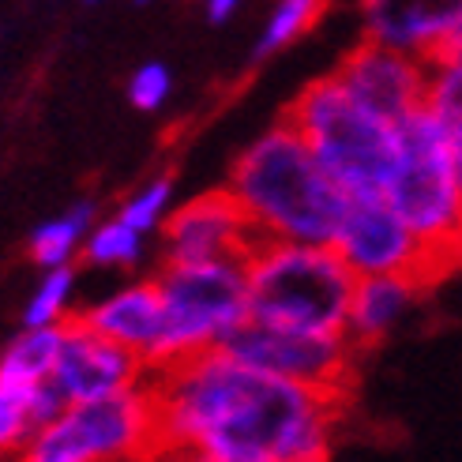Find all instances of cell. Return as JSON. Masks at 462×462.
Returning a JSON list of instances; mask_svg holds the SVG:
<instances>
[{
	"instance_id": "4fadbf2b",
	"label": "cell",
	"mask_w": 462,
	"mask_h": 462,
	"mask_svg": "<svg viewBox=\"0 0 462 462\" xmlns=\"http://www.w3.org/2000/svg\"><path fill=\"white\" fill-rule=\"evenodd\" d=\"M166 256L170 260H222V256H248L256 248V229H252L241 203L222 192H203L177 211H170L166 226Z\"/></svg>"
},
{
	"instance_id": "f1b7e54d",
	"label": "cell",
	"mask_w": 462,
	"mask_h": 462,
	"mask_svg": "<svg viewBox=\"0 0 462 462\" xmlns=\"http://www.w3.org/2000/svg\"><path fill=\"white\" fill-rule=\"evenodd\" d=\"M196 462H203V458H196Z\"/></svg>"
},
{
	"instance_id": "3957f363",
	"label": "cell",
	"mask_w": 462,
	"mask_h": 462,
	"mask_svg": "<svg viewBox=\"0 0 462 462\" xmlns=\"http://www.w3.org/2000/svg\"><path fill=\"white\" fill-rule=\"evenodd\" d=\"M245 263L248 319L279 323V328L297 331L346 335L357 274L338 256L335 245L256 241Z\"/></svg>"
},
{
	"instance_id": "cb8c5ba5",
	"label": "cell",
	"mask_w": 462,
	"mask_h": 462,
	"mask_svg": "<svg viewBox=\"0 0 462 462\" xmlns=\"http://www.w3.org/2000/svg\"><path fill=\"white\" fill-rule=\"evenodd\" d=\"M203 8H207V19L211 23H226L241 8V0H203Z\"/></svg>"
},
{
	"instance_id": "8fae6325",
	"label": "cell",
	"mask_w": 462,
	"mask_h": 462,
	"mask_svg": "<svg viewBox=\"0 0 462 462\" xmlns=\"http://www.w3.org/2000/svg\"><path fill=\"white\" fill-rule=\"evenodd\" d=\"M147 357H140L128 346L106 338L87 319H68L60 338V357L53 368V383L68 406L76 402H98L121 391L143 387L151 376Z\"/></svg>"
},
{
	"instance_id": "d6986e66",
	"label": "cell",
	"mask_w": 462,
	"mask_h": 462,
	"mask_svg": "<svg viewBox=\"0 0 462 462\" xmlns=\"http://www.w3.org/2000/svg\"><path fill=\"white\" fill-rule=\"evenodd\" d=\"M143 237L135 226H128L121 215H113L109 222L90 226L87 245H83V256L87 263L95 267H135L143 256Z\"/></svg>"
},
{
	"instance_id": "7a4b0ae2",
	"label": "cell",
	"mask_w": 462,
	"mask_h": 462,
	"mask_svg": "<svg viewBox=\"0 0 462 462\" xmlns=\"http://www.w3.org/2000/svg\"><path fill=\"white\" fill-rule=\"evenodd\" d=\"M226 189L260 241L335 245L354 199L286 117L234 162Z\"/></svg>"
},
{
	"instance_id": "e0dca14e",
	"label": "cell",
	"mask_w": 462,
	"mask_h": 462,
	"mask_svg": "<svg viewBox=\"0 0 462 462\" xmlns=\"http://www.w3.org/2000/svg\"><path fill=\"white\" fill-rule=\"evenodd\" d=\"M90 226H95V207H90V203H76L72 211L42 222L31 234V256H34V263L42 271L68 267L83 252Z\"/></svg>"
},
{
	"instance_id": "9a60e30c",
	"label": "cell",
	"mask_w": 462,
	"mask_h": 462,
	"mask_svg": "<svg viewBox=\"0 0 462 462\" xmlns=\"http://www.w3.org/2000/svg\"><path fill=\"white\" fill-rule=\"evenodd\" d=\"M79 319H87L95 331L128 346V350L147 357V365H154L158 346H162V293H158V282H132L117 293L102 297L98 305H90Z\"/></svg>"
},
{
	"instance_id": "2e32d148",
	"label": "cell",
	"mask_w": 462,
	"mask_h": 462,
	"mask_svg": "<svg viewBox=\"0 0 462 462\" xmlns=\"http://www.w3.org/2000/svg\"><path fill=\"white\" fill-rule=\"evenodd\" d=\"M421 286L425 282L410 279V274H365V279H357L350 297V323H346L350 342L354 346L380 342L410 312Z\"/></svg>"
},
{
	"instance_id": "603a6c76",
	"label": "cell",
	"mask_w": 462,
	"mask_h": 462,
	"mask_svg": "<svg viewBox=\"0 0 462 462\" xmlns=\"http://www.w3.org/2000/svg\"><path fill=\"white\" fill-rule=\"evenodd\" d=\"M170 90H173V76H170V68L158 64V60L140 64L128 79V98H132L135 109H143V113H154V109L166 106Z\"/></svg>"
},
{
	"instance_id": "ac0fdd59",
	"label": "cell",
	"mask_w": 462,
	"mask_h": 462,
	"mask_svg": "<svg viewBox=\"0 0 462 462\" xmlns=\"http://www.w3.org/2000/svg\"><path fill=\"white\" fill-rule=\"evenodd\" d=\"M425 109L462 135V53L425 57Z\"/></svg>"
},
{
	"instance_id": "ba28073f",
	"label": "cell",
	"mask_w": 462,
	"mask_h": 462,
	"mask_svg": "<svg viewBox=\"0 0 462 462\" xmlns=\"http://www.w3.org/2000/svg\"><path fill=\"white\" fill-rule=\"evenodd\" d=\"M218 350L234 354L252 368H263L271 376L328 391V395H342L354 368L350 335L297 331V328H279V323H263V319H245Z\"/></svg>"
},
{
	"instance_id": "ffe728a7",
	"label": "cell",
	"mask_w": 462,
	"mask_h": 462,
	"mask_svg": "<svg viewBox=\"0 0 462 462\" xmlns=\"http://www.w3.org/2000/svg\"><path fill=\"white\" fill-rule=\"evenodd\" d=\"M72 293H76V271L68 267H50L45 279L38 282V290L31 293L23 323L27 328H60V323L72 319Z\"/></svg>"
},
{
	"instance_id": "4316f807",
	"label": "cell",
	"mask_w": 462,
	"mask_h": 462,
	"mask_svg": "<svg viewBox=\"0 0 462 462\" xmlns=\"http://www.w3.org/2000/svg\"><path fill=\"white\" fill-rule=\"evenodd\" d=\"M455 267H462V234H458V241H455Z\"/></svg>"
},
{
	"instance_id": "30bf717a",
	"label": "cell",
	"mask_w": 462,
	"mask_h": 462,
	"mask_svg": "<svg viewBox=\"0 0 462 462\" xmlns=\"http://www.w3.org/2000/svg\"><path fill=\"white\" fill-rule=\"evenodd\" d=\"M335 248L354 267L357 279L365 274H410L418 282H432L436 274L451 271V263L436 256L383 196L350 199Z\"/></svg>"
},
{
	"instance_id": "6da1fadb",
	"label": "cell",
	"mask_w": 462,
	"mask_h": 462,
	"mask_svg": "<svg viewBox=\"0 0 462 462\" xmlns=\"http://www.w3.org/2000/svg\"><path fill=\"white\" fill-rule=\"evenodd\" d=\"M154 455L189 462H323L338 395L271 376L226 350L151 368Z\"/></svg>"
},
{
	"instance_id": "d4e9b609",
	"label": "cell",
	"mask_w": 462,
	"mask_h": 462,
	"mask_svg": "<svg viewBox=\"0 0 462 462\" xmlns=\"http://www.w3.org/2000/svg\"><path fill=\"white\" fill-rule=\"evenodd\" d=\"M436 53H462V12L455 15V23H451V31L444 34V45Z\"/></svg>"
},
{
	"instance_id": "7c38bea8",
	"label": "cell",
	"mask_w": 462,
	"mask_h": 462,
	"mask_svg": "<svg viewBox=\"0 0 462 462\" xmlns=\"http://www.w3.org/2000/svg\"><path fill=\"white\" fill-rule=\"evenodd\" d=\"M335 79L350 90L368 113L402 125L410 113L425 106V57L402 53L395 45L365 38L335 68Z\"/></svg>"
},
{
	"instance_id": "5bb4252c",
	"label": "cell",
	"mask_w": 462,
	"mask_h": 462,
	"mask_svg": "<svg viewBox=\"0 0 462 462\" xmlns=\"http://www.w3.org/2000/svg\"><path fill=\"white\" fill-rule=\"evenodd\" d=\"M458 12L462 0H361L365 38L413 57H432L440 50Z\"/></svg>"
},
{
	"instance_id": "277c9868",
	"label": "cell",
	"mask_w": 462,
	"mask_h": 462,
	"mask_svg": "<svg viewBox=\"0 0 462 462\" xmlns=\"http://www.w3.org/2000/svg\"><path fill=\"white\" fill-rule=\"evenodd\" d=\"M286 121L350 196H383L399 162V125L354 102L335 72L309 83L286 109Z\"/></svg>"
},
{
	"instance_id": "8992f818",
	"label": "cell",
	"mask_w": 462,
	"mask_h": 462,
	"mask_svg": "<svg viewBox=\"0 0 462 462\" xmlns=\"http://www.w3.org/2000/svg\"><path fill=\"white\" fill-rule=\"evenodd\" d=\"M383 199L410 222L436 256L455 267V241L462 234V192L455 173V135L421 106L399 125V162Z\"/></svg>"
},
{
	"instance_id": "83f0119b",
	"label": "cell",
	"mask_w": 462,
	"mask_h": 462,
	"mask_svg": "<svg viewBox=\"0 0 462 462\" xmlns=\"http://www.w3.org/2000/svg\"><path fill=\"white\" fill-rule=\"evenodd\" d=\"M140 5H147V0H140Z\"/></svg>"
},
{
	"instance_id": "9c48e42d",
	"label": "cell",
	"mask_w": 462,
	"mask_h": 462,
	"mask_svg": "<svg viewBox=\"0 0 462 462\" xmlns=\"http://www.w3.org/2000/svg\"><path fill=\"white\" fill-rule=\"evenodd\" d=\"M60 328H27L0 354V455L19 451L31 432L68 406L53 383L60 357Z\"/></svg>"
},
{
	"instance_id": "5b68a950",
	"label": "cell",
	"mask_w": 462,
	"mask_h": 462,
	"mask_svg": "<svg viewBox=\"0 0 462 462\" xmlns=\"http://www.w3.org/2000/svg\"><path fill=\"white\" fill-rule=\"evenodd\" d=\"M162 293V346L151 368L184 361L218 346L248 319V263L222 260H170L158 274Z\"/></svg>"
},
{
	"instance_id": "484cf974",
	"label": "cell",
	"mask_w": 462,
	"mask_h": 462,
	"mask_svg": "<svg viewBox=\"0 0 462 462\" xmlns=\"http://www.w3.org/2000/svg\"><path fill=\"white\" fill-rule=\"evenodd\" d=\"M455 173H458V192H462V135H455Z\"/></svg>"
},
{
	"instance_id": "44dd1931",
	"label": "cell",
	"mask_w": 462,
	"mask_h": 462,
	"mask_svg": "<svg viewBox=\"0 0 462 462\" xmlns=\"http://www.w3.org/2000/svg\"><path fill=\"white\" fill-rule=\"evenodd\" d=\"M323 5H328V0H279L267 15L263 31H260L256 57H271V53L286 50L290 42H297L319 19Z\"/></svg>"
},
{
	"instance_id": "52a82bcc",
	"label": "cell",
	"mask_w": 462,
	"mask_h": 462,
	"mask_svg": "<svg viewBox=\"0 0 462 462\" xmlns=\"http://www.w3.org/2000/svg\"><path fill=\"white\" fill-rule=\"evenodd\" d=\"M143 455H154V399L147 383L64 406L19 448V462H132Z\"/></svg>"
},
{
	"instance_id": "7402d4cb",
	"label": "cell",
	"mask_w": 462,
	"mask_h": 462,
	"mask_svg": "<svg viewBox=\"0 0 462 462\" xmlns=\"http://www.w3.org/2000/svg\"><path fill=\"white\" fill-rule=\"evenodd\" d=\"M173 180L170 177H158V180H151V184H143L135 196H128L125 203H121V218L128 222V226H135L140 234H151V229H158V226H166V218H170V211H173Z\"/></svg>"
}]
</instances>
